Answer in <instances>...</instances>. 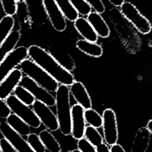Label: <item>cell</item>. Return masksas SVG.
Here are the masks:
<instances>
[{"label":"cell","instance_id":"1","mask_svg":"<svg viewBox=\"0 0 152 152\" xmlns=\"http://www.w3.org/2000/svg\"><path fill=\"white\" fill-rule=\"evenodd\" d=\"M28 57L43 68L60 84L71 86L75 80L71 72L68 71L49 53L37 45L28 48Z\"/></svg>","mask_w":152,"mask_h":152},{"label":"cell","instance_id":"2","mask_svg":"<svg viewBox=\"0 0 152 152\" xmlns=\"http://www.w3.org/2000/svg\"><path fill=\"white\" fill-rule=\"evenodd\" d=\"M56 117L61 132L65 136L71 134V107L68 86L60 84L55 92Z\"/></svg>","mask_w":152,"mask_h":152},{"label":"cell","instance_id":"3","mask_svg":"<svg viewBox=\"0 0 152 152\" xmlns=\"http://www.w3.org/2000/svg\"><path fill=\"white\" fill-rule=\"evenodd\" d=\"M23 74L49 92H56L59 83L31 59H24L20 65Z\"/></svg>","mask_w":152,"mask_h":152},{"label":"cell","instance_id":"4","mask_svg":"<svg viewBox=\"0 0 152 152\" xmlns=\"http://www.w3.org/2000/svg\"><path fill=\"white\" fill-rule=\"evenodd\" d=\"M120 12L124 18L141 34H148L152 28L150 21L131 2L125 1L120 7Z\"/></svg>","mask_w":152,"mask_h":152},{"label":"cell","instance_id":"5","mask_svg":"<svg viewBox=\"0 0 152 152\" xmlns=\"http://www.w3.org/2000/svg\"><path fill=\"white\" fill-rule=\"evenodd\" d=\"M5 102L11 112L22 119L30 127L33 128L40 127L41 122L33 109H31L29 106L21 102L12 94L8 96L5 99Z\"/></svg>","mask_w":152,"mask_h":152},{"label":"cell","instance_id":"6","mask_svg":"<svg viewBox=\"0 0 152 152\" xmlns=\"http://www.w3.org/2000/svg\"><path fill=\"white\" fill-rule=\"evenodd\" d=\"M27 57L28 48L24 46L15 48L10 52L0 63V83Z\"/></svg>","mask_w":152,"mask_h":152},{"label":"cell","instance_id":"7","mask_svg":"<svg viewBox=\"0 0 152 152\" xmlns=\"http://www.w3.org/2000/svg\"><path fill=\"white\" fill-rule=\"evenodd\" d=\"M103 117V138L108 145H112L117 143L119 131L116 115L114 110L110 108L104 110Z\"/></svg>","mask_w":152,"mask_h":152},{"label":"cell","instance_id":"8","mask_svg":"<svg viewBox=\"0 0 152 152\" xmlns=\"http://www.w3.org/2000/svg\"><path fill=\"white\" fill-rule=\"evenodd\" d=\"M19 85L28 90L34 96L36 100L44 103L49 107L55 105V97L30 77L26 75L23 77Z\"/></svg>","mask_w":152,"mask_h":152},{"label":"cell","instance_id":"9","mask_svg":"<svg viewBox=\"0 0 152 152\" xmlns=\"http://www.w3.org/2000/svg\"><path fill=\"white\" fill-rule=\"evenodd\" d=\"M32 109L41 123L50 131H56L59 129V123L56 117L49 106L36 100L32 104Z\"/></svg>","mask_w":152,"mask_h":152},{"label":"cell","instance_id":"10","mask_svg":"<svg viewBox=\"0 0 152 152\" xmlns=\"http://www.w3.org/2000/svg\"><path fill=\"white\" fill-rule=\"evenodd\" d=\"M0 132L17 152H34L27 140L4 121L0 122Z\"/></svg>","mask_w":152,"mask_h":152},{"label":"cell","instance_id":"11","mask_svg":"<svg viewBox=\"0 0 152 152\" xmlns=\"http://www.w3.org/2000/svg\"><path fill=\"white\" fill-rule=\"evenodd\" d=\"M42 5L55 30L63 31L66 28V18L55 0H42Z\"/></svg>","mask_w":152,"mask_h":152},{"label":"cell","instance_id":"12","mask_svg":"<svg viewBox=\"0 0 152 152\" xmlns=\"http://www.w3.org/2000/svg\"><path fill=\"white\" fill-rule=\"evenodd\" d=\"M84 110L78 103L71 107V134L72 137L77 140L84 135L86 128Z\"/></svg>","mask_w":152,"mask_h":152},{"label":"cell","instance_id":"13","mask_svg":"<svg viewBox=\"0 0 152 152\" xmlns=\"http://www.w3.org/2000/svg\"><path fill=\"white\" fill-rule=\"evenodd\" d=\"M23 77V72L20 69H13L0 83V99L5 100L13 93L15 88L19 85Z\"/></svg>","mask_w":152,"mask_h":152},{"label":"cell","instance_id":"14","mask_svg":"<svg viewBox=\"0 0 152 152\" xmlns=\"http://www.w3.org/2000/svg\"><path fill=\"white\" fill-rule=\"evenodd\" d=\"M69 91L78 104L84 109L91 108V97L84 85L80 81H75L69 86Z\"/></svg>","mask_w":152,"mask_h":152},{"label":"cell","instance_id":"15","mask_svg":"<svg viewBox=\"0 0 152 152\" xmlns=\"http://www.w3.org/2000/svg\"><path fill=\"white\" fill-rule=\"evenodd\" d=\"M48 52L66 69L70 72L75 69V63L74 60L64 49L58 45H53L49 48Z\"/></svg>","mask_w":152,"mask_h":152},{"label":"cell","instance_id":"16","mask_svg":"<svg viewBox=\"0 0 152 152\" xmlns=\"http://www.w3.org/2000/svg\"><path fill=\"white\" fill-rule=\"evenodd\" d=\"M150 135L147 127L140 128L134 137L131 152H146L150 142Z\"/></svg>","mask_w":152,"mask_h":152},{"label":"cell","instance_id":"17","mask_svg":"<svg viewBox=\"0 0 152 152\" xmlns=\"http://www.w3.org/2000/svg\"><path fill=\"white\" fill-rule=\"evenodd\" d=\"M74 26L77 32L84 39L92 42L97 41L99 36L87 18L79 17L74 22Z\"/></svg>","mask_w":152,"mask_h":152},{"label":"cell","instance_id":"18","mask_svg":"<svg viewBox=\"0 0 152 152\" xmlns=\"http://www.w3.org/2000/svg\"><path fill=\"white\" fill-rule=\"evenodd\" d=\"M87 19L99 37L107 38L109 36L110 33L109 27L100 14L91 11L87 16Z\"/></svg>","mask_w":152,"mask_h":152},{"label":"cell","instance_id":"19","mask_svg":"<svg viewBox=\"0 0 152 152\" xmlns=\"http://www.w3.org/2000/svg\"><path fill=\"white\" fill-rule=\"evenodd\" d=\"M75 46L81 52L94 58L100 57L103 52V48L100 45L84 39L78 40Z\"/></svg>","mask_w":152,"mask_h":152},{"label":"cell","instance_id":"20","mask_svg":"<svg viewBox=\"0 0 152 152\" xmlns=\"http://www.w3.org/2000/svg\"><path fill=\"white\" fill-rule=\"evenodd\" d=\"M20 37L21 33L18 30H12L0 45V63L10 52L15 48Z\"/></svg>","mask_w":152,"mask_h":152},{"label":"cell","instance_id":"21","mask_svg":"<svg viewBox=\"0 0 152 152\" xmlns=\"http://www.w3.org/2000/svg\"><path fill=\"white\" fill-rule=\"evenodd\" d=\"M6 122L15 131L22 136H27L31 133L30 126L14 113H11L6 119Z\"/></svg>","mask_w":152,"mask_h":152},{"label":"cell","instance_id":"22","mask_svg":"<svg viewBox=\"0 0 152 152\" xmlns=\"http://www.w3.org/2000/svg\"><path fill=\"white\" fill-rule=\"evenodd\" d=\"M39 136L45 145L46 149L49 152H61L60 144L48 129H43L40 132Z\"/></svg>","mask_w":152,"mask_h":152},{"label":"cell","instance_id":"23","mask_svg":"<svg viewBox=\"0 0 152 152\" xmlns=\"http://www.w3.org/2000/svg\"><path fill=\"white\" fill-rule=\"evenodd\" d=\"M62 11L66 20L74 22L78 17L79 14L76 11L70 0H55Z\"/></svg>","mask_w":152,"mask_h":152},{"label":"cell","instance_id":"24","mask_svg":"<svg viewBox=\"0 0 152 152\" xmlns=\"http://www.w3.org/2000/svg\"><path fill=\"white\" fill-rule=\"evenodd\" d=\"M14 23L12 15H6L0 20V45L12 31Z\"/></svg>","mask_w":152,"mask_h":152},{"label":"cell","instance_id":"25","mask_svg":"<svg viewBox=\"0 0 152 152\" xmlns=\"http://www.w3.org/2000/svg\"><path fill=\"white\" fill-rule=\"evenodd\" d=\"M86 122L96 128H99L103 125V117L96 110L90 108L84 110Z\"/></svg>","mask_w":152,"mask_h":152},{"label":"cell","instance_id":"26","mask_svg":"<svg viewBox=\"0 0 152 152\" xmlns=\"http://www.w3.org/2000/svg\"><path fill=\"white\" fill-rule=\"evenodd\" d=\"M13 93L18 100L28 106L32 105L36 100L34 96L28 90L20 85L15 88Z\"/></svg>","mask_w":152,"mask_h":152},{"label":"cell","instance_id":"27","mask_svg":"<svg viewBox=\"0 0 152 152\" xmlns=\"http://www.w3.org/2000/svg\"><path fill=\"white\" fill-rule=\"evenodd\" d=\"M84 137L96 147L103 142V138L97 129L92 126H87Z\"/></svg>","mask_w":152,"mask_h":152},{"label":"cell","instance_id":"28","mask_svg":"<svg viewBox=\"0 0 152 152\" xmlns=\"http://www.w3.org/2000/svg\"><path fill=\"white\" fill-rule=\"evenodd\" d=\"M27 137V141L34 152L46 151V149L39 135L36 133H30Z\"/></svg>","mask_w":152,"mask_h":152},{"label":"cell","instance_id":"29","mask_svg":"<svg viewBox=\"0 0 152 152\" xmlns=\"http://www.w3.org/2000/svg\"><path fill=\"white\" fill-rule=\"evenodd\" d=\"M78 13L82 16H87L91 12V7L85 0H70Z\"/></svg>","mask_w":152,"mask_h":152},{"label":"cell","instance_id":"30","mask_svg":"<svg viewBox=\"0 0 152 152\" xmlns=\"http://www.w3.org/2000/svg\"><path fill=\"white\" fill-rule=\"evenodd\" d=\"M3 10L6 15H13L15 14L17 10L16 0H0Z\"/></svg>","mask_w":152,"mask_h":152},{"label":"cell","instance_id":"31","mask_svg":"<svg viewBox=\"0 0 152 152\" xmlns=\"http://www.w3.org/2000/svg\"><path fill=\"white\" fill-rule=\"evenodd\" d=\"M77 148L81 152H97L96 147L84 137L78 140Z\"/></svg>","mask_w":152,"mask_h":152},{"label":"cell","instance_id":"32","mask_svg":"<svg viewBox=\"0 0 152 152\" xmlns=\"http://www.w3.org/2000/svg\"><path fill=\"white\" fill-rule=\"evenodd\" d=\"M95 12L102 14L105 11V6L102 0H85Z\"/></svg>","mask_w":152,"mask_h":152},{"label":"cell","instance_id":"33","mask_svg":"<svg viewBox=\"0 0 152 152\" xmlns=\"http://www.w3.org/2000/svg\"><path fill=\"white\" fill-rule=\"evenodd\" d=\"M11 113V110L4 100L0 99V117L2 119H7Z\"/></svg>","mask_w":152,"mask_h":152},{"label":"cell","instance_id":"34","mask_svg":"<svg viewBox=\"0 0 152 152\" xmlns=\"http://www.w3.org/2000/svg\"><path fill=\"white\" fill-rule=\"evenodd\" d=\"M0 146L2 152H17L12 145L5 139H0Z\"/></svg>","mask_w":152,"mask_h":152},{"label":"cell","instance_id":"35","mask_svg":"<svg viewBox=\"0 0 152 152\" xmlns=\"http://www.w3.org/2000/svg\"><path fill=\"white\" fill-rule=\"evenodd\" d=\"M96 148L97 152H111L110 149L108 147V145L104 142L102 143Z\"/></svg>","mask_w":152,"mask_h":152},{"label":"cell","instance_id":"36","mask_svg":"<svg viewBox=\"0 0 152 152\" xmlns=\"http://www.w3.org/2000/svg\"><path fill=\"white\" fill-rule=\"evenodd\" d=\"M110 149L111 152H126L125 149L122 147V145L117 143L111 145Z\"/></svg>","mask_w":152,"mask_h":152},{"label":"cell","instance_id":"37","mask_svg":"<svg viewBox=\"0 0 152 152\" xmlns=\"http://www.w3.org/2000/svg\"><path fill=\"white\" fill-rule=\"evenodd\" d=\"M109 2L115 7H119L123 4L125 0H108Z\"/></svg>","mask_w":152,"mask_h":152},{"label":"cell","instance_id":"38","mask_svg":"<svg viewBox=\"0 0 152 152\" xmlns=\"http://www.w3.org/2000/svg\"><path fill=\"white\" fill-rule=\"evenodd\" d=\"M147 129H148L149 132H150L151 134H152V119H150L148 122H147Z\"/></svg>","mask_w":152,"mask_h":152},{"label":"cell","instance_id":"39","mask_svg":"<svg viewBox=\"0 0 152 152\" xmlns=\"http://www.w3.org/2000/svg\"><path fill=\"white\" fill-rule=\"evenodd\" d=\"M70 152H81V151H80L78 149H74V150H72V151H70Z\"/></svg>","mask_w":152,"mask_h":152},{"label":"cell","instance_id":"40","mask_svg":"<svg viewBox=\"0 0 152 152\" xmlns=\"http://www.w3.org/2000/svg\"><path fill=\"white\" fill-rule=\"evenodd\" d=\"M61 152H69V151L68 150H61Z\"/></svg>","mask_w":152,"mask_h":152},{"label":"cell","instance_id":"41","mask_svg":"<svg viewBox=\"0 0 152 152\" xmlns=\"http://www.w3.org/2000/svg\"><path fill=\"white\" fill-rule=\"evenodd\" d=\"M0 152H2V150H1V146H0Z\"/></svg>","mask_w":152,"mask_h":152},{"label":"cell","instance_id":"42","mask_svg":"<svg viewBox=\"0 0 152 152\" xmlns=\"http://www.w3.org/2000/svg\"><path fill=\"white\" fill-rule=\"evenodd\" d=\"M16 1H21V0H16Z\"/></svg>","mask_w":152,"mask_h":152}]
</instances>
